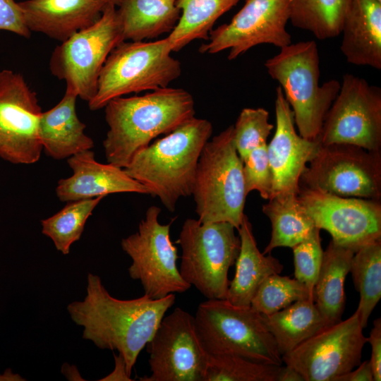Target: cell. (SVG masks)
Wrapping results in <instances>:
<instances>
[{
	"instance_id": "cell-1",
	"label": "cell",
	"mask_w": 381,
	"mask_h": 381,
	"mask_svg": "<svg viewBox=\"0 0 381 381\" xmlns=\"http://www.w3.org/2000/svg\"><path fill=\"white\" fill-rule=\"evenodd\" d=\"M175 300V294L153 299L145 294L137 298L119 299L108 292L98 275L90 272L85 296L69 303L67 311L83 327L84 339L100 349L118 351L131 376L140 353Z\"/></svg>"
},
{
	"instance_id": "cell-2",
	"label": "cell",
	"mask_w": 381,
	"mask_h": 381,
	"mask_svg": "<svg viewBox=\"0 0 381 381\" xmlns=\"http://www.w3.org/2000/svg\"><path fill=\"white\" fill-rule=\"evenodd\" d=\"M109 126L103 141L108 163L125 168L136 152L195 116V102L183 88L167 87L143 95L119 97L104 107Z\"/></svg>"
},
{
	"instance_id": "cell-3",
	"label": "cell",
	"mask_w": 381,
	"mask_h": 381,
	"mask_svg": "<svg viewBox=\"0 0 381 381\" xmlns=\"http://www.w3.org/2000/svg\"><path fill=\"white\" fill-rule=\"evenodd\" d=\"M213 131L195 116L135 154L123 168L173 212L181 198L192 195L198 159Z\"/></svg>"
},
{
	"instance_id": "cell-4",
	"label": "cell",
	"mask_w": 381,
	"mask_h": 381,
	"mask_svg": "<svg viewBox=\"0 0 381 381\" xmlns=\"http://www.w3.org/2000/svg\"><path fill=\"white\" fill-rule=\"evenodd\" d=\"M265 67L270 76L279 83L293 111L300 135L318 140L341 83L332 79L319 85L320 57L316 42L291 43L268 59Z\"/></svg>"
},
{
	"instance_id": "cell-5",
	"label": "cell",
	"mask_w": 381,
	"mask_h": 381,
	"mask_svg": "<svg viewBox=\"0 0 381 381\" xmlns=\"http://www.w3.org/2000/svg\"><path fill=\"white\" fill-rule=\"evenodd\" d=\"M191 195L201 222H226L239 228L247 195L243 162L234 142L233 125L204 145Z\"/></svg>"
},
{
	"instance_id": "cell-6",
	"label": "cell",
	"mask_w": 381,
	"mask_h": 381,
	"mask_svg": "<svg viewBox=\"0 0 381 381\" xmlns=\"http://www.w3.org/2000/svg\"><path fill=\"white\" fill-rule=\"evenodd\" d=\"M167 38L153 42L123 41L109 54L100 71L90 110L102 109L111 99L131 93L169 87L181 74Z\"/></svg>"
},
{
	"instance_id": "cell-7",
	"label": "cell",
	"mask_w": 381,
	"mask_h": 381,
	"mask_svg": "<svg viewBox=\"0 0 381 381\" xmlns=\"http://www.w3.org/2000/svg\"><path fill=\"white\" fill-rule=\"evenodd\" d=\"M199 339L208 355L231 354L269 365H282L276 342L262 315L226 299H207L194 316Z\"/></svg>"
},
{
	"instance_id": "cell-8",
	"label": "cell",
	"mask_w": 381,
	"mask_h": 381,
	"mask_svg": "<svg viewBox=\"0 0 381 381\" xmlns=\"http://www.w3.org/2000/svg\"><path fill=\"white\" fill-rule=\"evenodd\" d=\"M226 222L202 223L188 218L176 243L181 248L179 268L182 278L207 299H225L229 268L236 262L241 241Z\"/></svg>"
},
{
	"instance_id": "cell-9",
	"label": "cell",
	"mask_w": 381,
	"mask_h": 381,
	"mask_svg": "<svg viewBox=\"0 0 381 381\" xmlns=\"http://www.w3.org/2000/svg\"><path fill=\"white\" fill-rule=\"evenodd\" d=\"M116 5L109 3L100 18L61 42L54 50L52 73L66 83L78 97L90 101L97 92L100 71L111 51L123 42Z\"/></svg>"
},
{
	"instance_id": "cell-10",
	"label": "cell",
	"mask_w": 381,
	"mask_h": 381,
	"mask_svg": "<svg viewBox=\"0 0 381 381\" xmlns=\"http://www.w3.org/2000/svg\"><path fill=\"white\" fill-rule=\"evenodd\" d=\"M161 209L147 208L138 231L121 240L122 250L131 258L128 269L131 279L139 280L145 294L159 299L169 294H182L190 288L177 267V248L170 238L174 222L161 224Z\"/></svg>"
},
{
	"instance_id": "cell-11",
	"label": "cell",
	"mask_w": 381,
	"mask_h": 381,
	"mask_svg": "<svg viewBox=\"0 0 381 381\" xmlns=\"http://www.w3.org/2000/svg\"><path fill=\"white\" fill-rule=\"evenodd\" d=\"M299 185L341 197L380 200V151L346 143L320 145Z\"/></svg>"
},
{
	"instance_id": "cell-12",
	"label": "cell",
	"mask_w": 381,
	"mask_h": 381,
	"mask_svg": "<svg viewBox=\"0 0 381 381\" xmlns=\"http://www.w3.org/2000/svg\"><path fill=\"white\" fill-rule=\"evenodd\" d=\"M318 140L321 145L346 143L380 151V87L351 73L344 74Z\"/></svg>"
},
{
	"instance_id": "cell-13",
	"label": "cell",
	"mask_w": 381,
	"mask_h": 381,
	"mask_svg": "<svg viewBox=\"0 0 381 381\" xmlns=\"http://www.w3.org/2000/svg\"><path fill=\"white\" fill-rule=\"evenodd\" d=\"M366 342L368 337L355 311L346 320L323 328L282 356V359L304 381H336L361 363Z\"/></svg>"
},
{
	"instance_id": "cell-14",
	"label": "cell",
	"mask_w": 381,
	"mask_h": 381,
	"mask_svg": "<svg viewBox=\"0 0 381 381\" xmlns=\"http://www.w3.org/2000/svg\"><path fill=\"white\" fill-rule=\"evenodd\" d=\"M146 346L151 374L139 380L204 381L208 354L187 311L176 308L164 315Z\"/></svg>"
},
{
	"instance_id": "cell-15",
	"label": "cell",
	"mask_w": 381,
	"mask_h": 381,
	"mask_svg": "<svg viewBox=\"0 0 381 381\" xmlns=\"http://www.w3.org/2000/svg\"><path fill=\"white\" fill-rule=\"evenodd\" d=\"M291 8V0H245L229 23L212 29L199 52L213 54L229 49L228 59L234 60L259 44L286 47L292 43L286 28Z\"/></svg>"
},
{
	"instance_id": "cell-16",
	"label": "cell",
	"mask_w": 381,
	"mask_h": 381,
	"mask_svg": "<svg viewBox=\"0 0 381 381\" xmlns=\"http://www.w3.org/2000/svg\"><path fill=\"white\" fill-rule=\"evenodd\" d=\"M298 198L315 226L328 231L335 243L356 251L381 240L380 200L341 197L303 186Z\"/></svg>"
},
{
	"instance_id": "cell-17",
	"label": "cell",
	"mask_w": 381,
	"mask_h": 381,
	"mask_svg": "<svg viewBox=\"0 0 381 381\" xmlns=\"http://www.w3.org/2000/svg\"><path fill=\"white\" fill-rule=\"evenodd\" d=\"M42 109L23 75L0 71V157L13 164L37 162L43 150L39 137Z\"/></svg>"
},
{
	"instance_id": "cell-18",
	"label": "cell",
	"mask_w": 381,
	"mask_h": 381,
	"mask_svg": "<svg viewBox=\"0 0 381 381\" xmlns=\"http://www.w3.org/2000/svg\"><path fill=\"white\" fill-rule=\"evenodd\" d=\"M275 116L276 130L267 145L273 177L271 198L298 194L301 176L320 147L318 140L306 139L296 132L293 111L279 85L276 88Z\"/></svg>"
},
{
	"instance_id": "cell-19",
	"label": "cell",
	"mask_w": 381,
	"mask_h": 381,
	"mask_svg": "<svg viewBox=\"0 0 381 381\" xmlns=\"http://www.w3.org/2000/svg\"><path fill=\"white\" fill-rule=\"evenodd\" d=\"M73 174L59 181L56 194L62 202L105 197L119 193L150 195L144 185L131 177L123 168L102 164L95 159L91 150L68 158Z\"/></svg>"
},
{
	"instance_id": "cell-20",
	"label": "cell",
	"mask_w": 381,
	"mask_h": 381,
	"mask_svg": "<svg viewBox=\"0 0 381 381\" xmlns=\"http://www.w3.org/2000/svg\"><path fill=\"white\" fill-rule=\"evenodd\" d=\"M109 3L107 0H26L18 4L30 32L62 42L94 24Z\"/></svg>"
},
{
	"instance_id": "cell-21",
	"label": "cell",
	"mask_w": 381,
	"mask_h": 381,
	"mask_svg": "<svg viewBox=\"0 0 381 381\" xmlns=\"http://www.w3.org/2000/svg\"><path fill=\"white\" fill-rule=\"evenodd\" d=\"M341 34L349 64L381 69V1L350 0Z\"/></svg>"
},
{
	"instance_id": "cell-22",
	"label": "cell",
	"mask_w": 381,
	"mask_h": 381,
	"mask_svg": "<svg viewBox=\"0 0 381 381\" xmlns=\"http://www.w3.org/2000/svg\"><path fill=\"white\" fill-rule=\"evenodd\" d=\"M78 95L66 88L61 101L42 111L39 122V137L45 153L63 159L84 150H91L94 142L85 133V125L76 113Z\"/></svg>"
},
{
	"instance_id": "cell-23",
	"label": "cell",
	"mask_w": 381,
	"mask_h": 381,
	"mask_svg": "<svg viewBox=\"0 0 381 381\" xmlns=\"http://www.w3.org/2000/svg\"><path fill=\"white\" fill-rule=\"evenodd\" d=\"M237 230L241 247L235 262V275L229 282L225 299L234 306L246 308L250 306L263 281L272 274H280L283 265L276 258L259 250L252 224L246 214Z\"/></svg>"
},
{
	"instance_id": "cell-24",
	"label": "cell",
	"mask_w": 381,
	"mask_h": 381,
	"mask_svg": "<svg viewBox=\"0 0 381 381\" xmlns=\"http://www.w3.org/2000/svg\"><path fill=\"white\" fill-rule=\"evenodd\" d=\"M176 0H119L116 8L124 41H144L170 33L181 11Z\"/></svg>"
},
{
	"instance_id": "cell-25",
	"label": "cell",
	"mask_w": 381,
	"mask_h": 381,
	"mask_svg": "<svg viewBox=\"0 0 381 381\" xmlns=\"http://www.w3.org/2000/svg\"><path fill=\"white\" fill-rule=\"evenodd\" d=\"M355 252L331 241L323 253L313 301L328 326L341 320L346 303L344 282Z\"/></svg>"
},
{
	"instance_id": "cell-26",
	"label": "cell",
	"mask_w": 381,
	"mask_h": 381,
	"mask_svg": "<svg viewBox=\"0 0 381 381\" xmlns=\"http://www.w3.org/2000/svg\"><path fill=\"white\" fill-rule=\"evenodd\" d=\"M261 315L281 356L328 326L311 299L297 301L273 314Z\"/></svg>"
},
{
	"instance_id": "cell-27",
	"label": "cell",
	"mask_w": 381,
	"mask_h": 381,
	"mask_svg": "<svg viewBox=\"0 0 381 381\" xmlns=\"http://www.w3.org/2000/svg\"><path fill=\"white\" fill-rule=\"evenodd\" d=\"M272 224L271 238L263 254L279 247L292 248L316 227L301 205L298 194L275 196L262 206Z\"/></svg>"
},
{
	"instance_id": "cell-28",
	"label": "cell",
	"mask_w": 381,
	"mask_h": 381,
	"mask_svg": "<svg viewBox=\"0 0 381 381\" xmlns=\"http://www.w3.org/2000/svg\"><path fill=\"white\" fill-rule=\"evenodd\" d=\"M239 0H176L181 11L174 29L167 37L172 52H179L195 40H207L216 21Z\"/></svg>"
},
{
	"instance_id": "cell-29",
	"label": "cell",
	"mask_w": 381,
	"mask_h": 381,
	"mask_svg": "<svg viewBox=\"0 0 381 381\" xmlns=\"http://www.w3.org/2000/svg\"><path fill=\"white\" fill-rule=\"evenodd\" d=\"M349 272L360 294L356 312L363 329L381 298V240L365 245L355 252Z\"/></svg>"
},
{
	"instance_id": "cell-30",
	"label": "cell",
	"mask_w": 381,
	"mask_h": 381,
	"mask_svg": "<svg viewBox=\"0 0 381 381\" xmlns=\"http://www.w3.org/2000/svg\"><path fill=\"white\" fill-rule=\"evenodd\" d=\"M350 0H291L290 21L318 40L341 34Z\"/></svg>"
},
{
	"instance_id": "cell-31",
	"label": "cell",
	"mask_w": 381,
	"mask_h": 381,
	"mask_svg": "<svg viewBox=\"0 0 381 381\" xmlns=\"http://www.w3.org/2000/svg\"><path fill=\"white\" fill-rule=\"evenodd\" d=\"M103 198L100 196L67 202L61 210L41 221L42 233L52 241L58 251L68 254L73 243L80 238L87 219Z\"/></svg>"
},
{
	"instance_id": "cell-32",
	"label": "cell",
	"mask_w": 381,
	"mask_h": 381,
	"mask_svg": "<svg viewBox=\"0 0 381 381\" xmlns=\"http://www.w3.org/2000/svg\"><path fill=\"white\" fill-rule=\"evenodd\" d=\"M281 366L231 354L208 355L204 381H277Z\"/></svg>"
},
{
	"instance_id": "cell-33",
	"label": "cell",
	"mask_w": 381,
	"mask_h": 381,
	"mask_svg": "<svg viewBox=\"0 0 381 381\" xmlns=\"http://www.w3.org/2000/svg\"><path fill=\"white\" fill-rule=\"evenodd\" d=\"M304 299L313 301V294L304 284L295 278L274 274L260 284L250 307L262 315H269Z\"/></svg>"
},
{
	"instance_id": "cell-34",
	"label": "cell",
	"mask_w": 381,
	"mask_h": 381,
	"mask_svg": "<svg viewBox=\"0 0 381 381\" xmlns=\"http://www.w3.org/2000/svg\"><path fill=\"white\" fill-rule=\"evenodd\" d=\"M269 112L263 108H244L234 126V142L243 162L253 150L267 144L274 126L268 121Z\"/></svg>"
},
{
	"instance_id": "cell-35",
	"label": "cell",
	"mask_w": 381,
	"mask_h": 381,
	"mask_svg": "<svg viewBox=\"0 0 381 381\" xmlns=\"http://www.w3.org/2000/svg\"><path fill=\"white\" fill-rule=\"evenodd\" d=\"M320 229L315 227L301 242L292 248L295 279L304 284L313 296L323 258Z\"/></svg>"
},
{
	"instance_id": "cell-36",
	"label": "cell",
	"mask_w": 381,
	"mask_h": 381,
	"mask_svg": "<svg viewBox=\"0 0 381 381\" xmlns=\"http://www.w3.org/2000/svg\"><path fill=\"white\" fill-rule=\"evenodd\" d=\"M243 175L246 195L258 191L260 196L270 200L272 195L273 177L270 168L267 144L250 152L243 161Z\"/></svg>"
},
{
	"instance_id": "cell-37",
	"label": "cell",
	"mask_w": 381,
	"mask_h": 381,
	"mask_svg": "<svg viewBox=\"0 0 381 381\" xmlns=\"http://www.w3.org/2000/svg\"><path fill=\"white\" fill-rule=\"evenodd\" d=\"M8 31L23 37H29L18 2L15 0H0V31Z\"/></svg>"
},
{
	"instance_id": "cell-38",
	"label": "cell",
	"mask_w": 381,
	"mask_h": 381,
	"mask_svg": "<svg viewBox=\"0 0 381 381\" xmlns=\"http://www.w3.org/2000/svg\"><path fill=\"white\" fill-rule=\"evenodd\" d=\"M368 342L371 346V357L370 361L374 381L381 380V318H378L373 322L368 337Z\"/></svg>"
},
{
	"instance_id": "cell-39",
	"label": "cell",
	"mask_w": 381,
	"mask_h": 381,
	"mask_svg": "<svg viewBox=\"0 0 381 381\" xmlns=\"http://www.w3.org/2000/svg\"><path fill=\"white\" fill-rule=\"evenodd\" d=\"M357 367L355 370L339 376L336 381H374L369 360L361 363Z\"/></svg>"
},
{
	"instance_id": "cell-40",
	"label": "cell",
	"mask_w": 381,
	"mask_h": 381,
	"mask_svg": "<svg viewBox=\"0 0 381 381\" xmlns=\"http://www.w3.org/2000/svg\"><path fill=\"white\" fill-rule=\"evenodd\" d=\"M115 367L114 370L106 377H103L100 380L104 381H115L123 380L130 381L131 376L126 372V363L123 357L119 353L114 355Z\"/></svg>"
},
{
	"instance_id": "cell-41",
	"label": "cell",
	"mask_w": 381,
	"mask_h": 381,
	"mask_svg": "<svg viewBox=\"0 0 381 381\" xmlns=\"http://www.w3.org/2000/svg\"><path fill=\"white\" fill-rule=\"evenodd\" d=\"M277 381H304L301 375L294 368L286 365L280 368Z\"/></svg>"
},
{
	"instance_id": "cell-42",
	"label": "cell",
	"mask_w": 381,
	"mask_h": 381,
	"mask_svg": "<svg viewBox=\"0 0 381 381\" xmlns=\"http://www.w3.org/2000/svg\"><path fill=\"white\" fill-rule=\"evenodd\" d=\"M22 377L16 373H13L11 369H6L2 374L0 373V380L11 381V380H24Z\"/></svg>"
},
{
	"instance_id": "cell-43",
	"label": "cell",
	"mask_w": 381,
	"mask_h": 381,
	"mask_svg": "<svg viewBox=\"0 0 381 381\" xmlns=\"http://www.w3.org/2000/svg\"><path fill=\"white\" fill-rule=\"evenodd\" d=\"M109 3L114 4L116 6L119 0H107Z\"/></svg>"
},
{
	"instance_id": "cell-44",
	"label": "cell",
	"mask_w": 381,
	"mask_h": 381,
	"mask_svg": "<svg viewBox=\"0 0 381 381\" xmlns=\"http://www.w3.org/2000/svg\"><path fill=\"white\" fill-rule=\"evenodd\" d=\"M380 1H381V0H379Z\"/></svg>"
}]
</instances>
